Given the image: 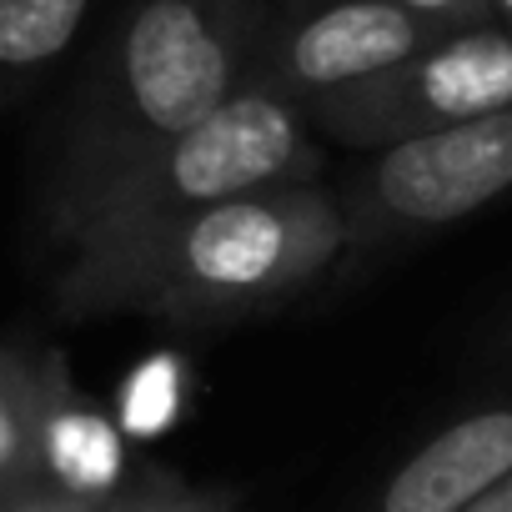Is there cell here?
Masks as SVG:
<instances>
[{
  "instance_id": "obj_15",
  "label": "cell",
  "mask_w": 512,
  "mask_h": 512,
  "mask_svg": "<svg viewBox=\"0 0 512 512\" xmlns=\"http://www.w3.org/2000/svg\"><path fill=\"white\" fill-rule=\"evenodd\" d=\"M497 512H507V507H497Z\"/></svg>"
},
{
  "instance_id": "obj_5",
  "label": "cell",
  "mask_w": 512,
  "mask_h": 512,
  "mask_svg": "<svg viewBox=\"0 0 512 512\" xmlns=\"http://www.w3.org/2000/svg\"><path fill=\"white\" fill-rule=\"evenodd\" d=\"M447 36L457 31L407 6H392V0H327L292 21L272 16L246 86L292 106H312L317 96L372 81Z\"/></svg>"
},
{
  "instance_id": "obj_4",
  "label": "cell",
  "mask_w": 512,
  "mask_h": 512,
  "mask_svg": "<svg viewBox=\"0 0 512 512\" xmlns=\"http://www.w3.org/2000/svg\"><path fill=\"white\" fill-rule=\"evenodd\" d=\"M512 106V26H472L432 51L317 96L302 116L352 151H387Z\"/></svg>"
},
{
  "instance_id": "obj_12",
  "label": "cell",
  "mask_w": 512,
  "mask_h": 512,
  "mask_svg": "<svg viewBox=\"0 0 512 512\" xmlns=\"http://www.w3.org/2000/svg\"><path fill=\"white\" fill-rule=\"evenodd\" d=\"M392 6H407L427 21H442L452 31H472V26H492L497 21V6L492 0H392Z\"/></svg>"
},
{
  "instance_id": "obj_9",
  "label": "cell",
  "mask_w": 512,
  "mask_h": 512,
  "mask_svg": "<svg viewBox=\"0 0 512 512\" xmlns=\"http://www.w3.org/2000/svg\"><path fill=\"white\" fill-rule=\"evenodd\" d=\"M51 352L0 347V497L41 482V407Z\"/></svg>"
},
{
  "instance_id": "obj_7",
  "label": "cell",
  "mask_w": 512,
  "mask_h": 512,
  "mask_svg": "<svg viewBox=\"0 0 512 512\" xmlns=\"http://www.w3.org/2000/svg\"><path fill=\"white\" fill-rule=\"evenodd\" d=\"M512 477V407L452 422L382 492V512H462Z\"/></svg>"
},
{
  "instance_id": "obj_11",
  "label": "cell",
  "mask_w": 512,
  "mask_h": 512,
  "mask_svg": "<svg viewBox=\"0 0 512 512\" xmlns=\"http://www.w3.org/2000/svg\"><path fill=\"white\" fill-rule=\"evenodd\" d=\"M96 512H236V492L231 487H196L181 482L176 472H141L121 487H111Z\"/></svg>"
},
{
  "instance_id": "obj_14",
  "label": "cell",
  "mask_w": 512,
  "mask_h": 512,
  "mask_svg": "<svg viewBox=\"0 0 512 512\" xmlns=\"http://www.w3.org/2000/svg\"><path fill=\"white\" fill-rule=\"evenodd\" d=\"M502 507H507V512H512V492H507V502H502Z\"/></svg>"
},
{
  "instance_id": "obj_3",
  "label": "cell",
  "mask_w": 512,
  "mask_h": 512,
  "mask_svg": "<svg viewBox=\"0 0 512 512\" xmlns=\"http://www.w3.org/2000/svg\"><path fill=\"white\" fill-rule=\"evenodd\" d=\"M317 166L322 151L312 146V121L302 116V106L241 86L201 126L156 141L116 171H106L91 191L61 206L46 221V231L61 251H76L246 191L312 186Z\"/></svg>"
},
{
  "instance_id": "obj_1",
  "label": "cell",
  "mask_w": 512,
  "mask_h": 512,
  "mask_svg": "<svg viewBox=\"0 0 512 512\" xmlns=\"http://www.w3.org/2000/svg\"><path fill=\"white\" fill-rule=\"evenodd\" d=\"M347 251V206L312 186H267L61 256V317H151L231 327L302 297Z\"/></svg>"
},
{
  "instance_id": "obj_8",
  "label": "cell",
  "mask_w": 512,
  "mask_h": 512,
  "mask_svg": "<svg viewBox=\"0 0 512 512\" xmlns=\"http://www.w3.org/2000/svg\"><path fill=\"white\" fill-rule=\"evenodd\" d=\"M41 482L71 497H106L121 487V442L106 417H96L71 377L61 352L46 362V407H41Z\"/></svg>"
},
{
  "instance_id": "obj_6",
  "label": "cell",
  "mask_w": 512,
  "mask_h": 512,
  "mask_svg": "<svg viewBox=\"0 0 512 512\" xmlns=\"http://www.w3.org/2000/svg\"><path fill=\"white\" fill-rule=\"evenodd\" d=\"M502 191H512V106L387 146L362 181V216L347 221V241L352 226H452Z\"/></svg>"
},
{
  "instance_id": "obj_10",
  "label": "cell",
  "mask_w": 512,
  "mask_h": 512,
  "mask_svg": "<svg viewBox=\"0 0 512 512\" xmlns=\"http://www.w3.org/2000/svg\"><path fill=\"white\" fill-rule=\"evenodd\" d=\"M96 0H0V86L36 81L86 31Z\"/></svg>"
},
{
  "instance_id": "obj_2",
  "label": "cell",
  "mask_w": 512,
  "mask_h": 512,
  "mask_svg": "<svg viewBox=\"0 0 512 512\" xmlns=\"http://www.w3.org/2000/svg\"><path fill=\"white\" fill-rule=\"evenodd\" d=\"M272 0H131L96 46L46 176V221L136 151L221 111L251 76Z\"/></svg>"
},
{
  "instance_id": "obj_16",
  "label": "cell",
  "mask_w": 512,
  "mask_h": 512,
  "mask_svg": "<svg viewBox=\"0 0 512 512\" xmlns=\"http://www.w3.org/2000/svg\"><path fill=\"white\" fill-rule=\"evenodd\" d=\"M0 512H6V507H0Z\"/></svg>"
},
{
  "instance_id": "obj_13",
  "label": "cell",
  "mask_w": 512,
  "mask_h": 512,
  "mask_svg": "<svg viewBox=\"0 0 512 512\" xmlns=\"http://www.w3.org/2000/svg\"><path fill=\"white\" fill-rule=\"evenodd\" d=\"M492 6H497V16H507V21H512V0H492Z\"/></svg>"
}]
</instances>
